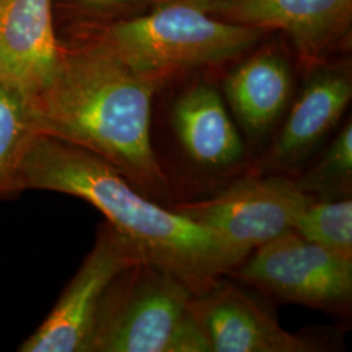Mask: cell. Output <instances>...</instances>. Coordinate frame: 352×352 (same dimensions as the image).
I'll list each match as a JSON object with an SVG mask.
<instances>
[{"mask_svg": "<svg viewBox=\"0 0 352 352\" xmlns=\"http://www.w3.org/2000/svg\"><path fill=\"white\" fill-rule=\"evenodd\" d=\"M164 84L101 38L69 32L50 84L26 109L37 135L91 151L141 192L164 197L170 184L151 142L153 100Z\"/></svg>", "mask_w": 352, "mask_h": 352, "instance_id": "cell-1", "label": "cell"}, {"mask_svg": "<svg viewBox=\"0 0 352 352\" xmlns=\"http://www.w3.org/2000/svg\"><path fill=\"white\" fill-rule=\"evenodd\" d=\"M50 190L98 209L146 263L186 283L195 295L239 266L244 257L175 209L149 200L116 167L62 140L37 135L20 168L19 193Z\"/></svg>", "mask_w": 352, "mask_h": 352, "instance_id": "cell-2", "label": "cell"}, {"mask_svg": "<svg viewBox=\"0 0 352 352\" xmlns=\"http://www.w3.org/2000/svg\"><path fill=\"white\" fill-rule=\"evenodd\" d=\"M195 296L155 265H129L104 294L87 352H210L192 309Z\"/></svg>", "mask_w": 352, "mask_h": 352, "instance_id": "cell-3", "label": "cell"}, {"mask_svg": "<svg viewBox=\"0 0 352 352\" xmlns=\"http://www.w3.org/2000/svg\"><path fill=\"white\" fill-rule=\"evenodd\" d=\"M69 32L101 38L128 63L164 82L179 72L239 59L265 34L175 0L109 25Z\"/></svg>", "mask_w": 352, "mask_h": 352, "instance_id": "cell-4", "label": "cell"}, {"mask_svg": "<svg viewBox=\"0 0 352 352\" xmlns=\"http://www.w3.org/2000/svg\"><path fill=\"white\" fill-rule=\"evenodd\" d=\"M311 196L295 179L245 176L210 199L176 205L175 210L212 231L244 258L294 231Z\"/></svg>", "mask_w": 352, "mask_h": 352, "instance_id": "cell-5", "label": "cell"}, {"mask_svg": "<svg viewBox=\"0 0 352 352\" xmlns=\"http://www.w3.org/2000/svg\"><path fill=\"white\" fill-rule=\"evenodd\" d=\"M232 273L280 300L334 312L351 304L352 258L295 231L250 253Z\"/></svg>", "mask_w": 352, "mask_h": 352, "instance_id": "cell-6", "label": "cell"}, {"mask_svg": "<svg viewBox=\"0 0 352 352\" xmlns=\"http://www.w3.org/2000/svg\"><path fill=\"white\" fill-rule=\"evenodd\" d=\"M144 260L139 250L109 222L43 322L20 346L21 352H87L100 305L113 279Z\"/></svg>", "mask_w": 352, "mask_h": 352, "instance_id": "cell-7", "label": "cell"}, {"mask_svg": "<svg viewBox=\"0 0 352 352\" xmlns=\"http://www.w3.org/2000/svg\"><path fill=\"white\" fill-rule=\"evenodd\" d=\"M189 4L236 25L283 32L308 69L325 63L347 38L352 23V0H208Z\"/></svg>", "mask_w": 352, "mask_h": 352, "instance_id": "cell-8", "label": "cell"}, {"mask_svg": "<svg viewBox=\"0 0 352 352\" xmlns=\"http://www.w3.org/2000/svg\"><path fill=\"white\" fill-rule=\"evenodd\" d=\"M210 352H309L317 346L279 325L263 302L231 280L217 279L192 302Z\"/></svg>", "mask_w": 352, "mask_h": 352, "instance_id": "cell-9", "label": "cell"}, {"mask_svg": "<svg viewBox=\"0 0 352 352\" xmlns=\"http://www.w3.org/2000/svg\"><path fill=\"white\" fill-rule=\"evenodd\" d=\"M54 3L0 0V81L25 104L50 84L60 59Z\"/></svg>", "mask_w": 352, "mask_h": 352, "instance_id": "cell-10", "label": "cell"}, {"mask_svg": "<svg viewBox=\"0 0 352 352\" xmlns=\"http://www.w3.org/2000/svg\"><path fill=\"white\" fill-rule=\"evenodd\" d=\"M311 72L269 153L267 162L278 171L302 166L351 102L350 65L322 63Z\"/></svg>", "mask_w": 352, "mask_h": 352, "instance_id": "cell-11", "label": "cell"}, {"mask_svg": "<svg viewBox=\"0 0 352 352\" xmlns=\"http://www.w3.org/2000/svg\"><path fill=\"white\" fill-rule=\"evenodd\" d=\"M176 139L189 160L205 170L243 164L245 146L219 91L208 82L186 89L173 110Z\"/></svg>", "mask_w": 352, "mask_h": 352, "instance_id": "cell-12", "label": "cell"}, {"mask_svg": "<svg viewBox=\"0 0 352 352\" xmlns=\"http://www.w3.org/2000/svg\"><path fill=\"white\" fill-rule=\"evenodd\" d=\"M227 102L251 141L265 139L289 106L292 69L287 58L265 49L238 64L223 82Z\"/></svg>", "mask_w": 352, "mask_h": 352, "instance_id": "cell-13", "label": "cell"}, {"mask_svg": "<svg viewBox=\"0 0 352 352\" xmlns=\"http://www.w3.org/2000/svg\"><path fill=\"white\" fill-rule=\"evenodd\" d=\"M36 136L25 102L0 81V201L19 195L20 168Z\"/></svg>", "mask_w": 352, "mask_h": 352, "instance_id": "cell-14", "label": "cell"}, {"mask_svg": "<svg viewBox=\"0 0 352 352\" xmlns=\"http://www.w3.org/2000/svg\"><path fill=\"white\" fill-rule=\"evenodd\" d=\"M294 231L329 251L352 258L351 197L308 202Z\"/></svg>", "mask_w": 352, "mask_h": 352, "instance_id": "cell-15", "label": "cell"}, {"mask_svg": "<svg viewBox=\"0 0 352 352\" xmlns=\"http://www.w3.org/2000/svg\"><path fill=\"white\" fill-rule=\"evenodd\" d=\"M299 188L315 200L350 197L352 187L351 120L340 129L321 158L295 179Z\"/></svg>", "mask_w": 352, "mask_h": 352, "instance_id": "cell-16", "label": "cell"}, {"mask_svg": "<svg viewBox=\"0 0 352 352\" xmlns=\"http://www.w3.org/2000/svg\"><path fill=\"white\" fill-rule=\"evenodd\" d=\"M69 30L109 25L146 12L167 0H59Z\"/></svg>", "mask_w": 352, "mask_h": 352, "instance_id": "cell-17", "label": "cell"}, {"mask_svg": "<svg viewBox=\"0 0 352 352\" xmlns=\"http://www.w3.org/2000/svg\"><path fill=\"white\" fill-rule=\"evenodd\" d=\"M168 1V0H167ZM175 1H184V3H201V1H208V0H175Z\"/></svg>", "mask_w": 352, "mask_h": 352, "instance_id": "cell-18", "label": "cell"}]
</instances>
